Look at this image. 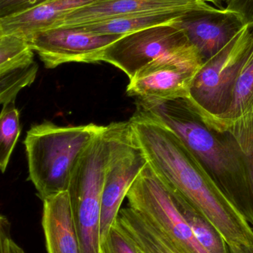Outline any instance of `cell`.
Listing matches in <instances>:
<instances>
[{"instance_id":"44dd1931","label":"cell","mask_w":253,"mask_h":253,"mask_svg":"<svg viewBox=\"0 0 253 253\" xmlns=\"http://www.w3.org/2000/svg\"><path fill=\"white\" fill-rule=\"evenodd\" d=\"M100 253H139L130 239L115 222L105 240L100 244Z\"/></svg>"},{"instance_id":"ffe728a7","label":"cell","mask_w":253,"mask_h":253,"mask_svg":"<svg viewBox=\"0 0 253 253\" xmlns=\"http://www.w3.org/2000/svg\"><path fill=\"white\" fill-rule=\"evenodd\" d=\"M34 60V51L23 39L16 36L0 38V74Z\"/></svg>"},{"instance_id":"52a82bcc","label":"cell","mask_w":253,"mask_h":253,"mask_svg":"<svg viewBox=\"0 0 253 253\" xmlns=\"http://www.w3.org/2000/svg\"><path fill=\"white\" fill-rule=\"evenodd\" d=\"M203 63L199 50L187 43L138 71L129 79L126 93L143 102L187 98L193 80Z\"/></svg>"},{"instance_id":"e0dca14e","label":"cell","mask_w":253,"mask_h":253,"mask_svg":"<svg viewBox=\"0 0 253 253\" xmlns=\"http://www.w3.org/2000/svg\"><path fill=\"white\" fill-rule=\"evenodd\" d=\"M170 192L177 208L204 249L208 253H230L227 242L216 227L184 198Z\"/></svg>"},{"instance_id":"4fadbf2b","label":"cell","mask_w":253,"mask_h":253,"mask_svg":"<svg viewBox=\"0 0 253 253\" xmlns=\"http://www.w3.org/2000/svg\"><path fill=\"white\" fill-rule=\"evenodd\" d=\"M177 25L199 50L204 62L219 52L245 27L237 13L226 7H215L191 12Z\"/></svg>"},{"instance_id":"d6986e66","label":"cell","mask_w":253,"mask_h":253,"mask_svg":"<svg viewBox=\"0 0 253 253\" xmlns=\"http://www.w3.org/2000/svg\"><path fill=\"white\" fill-rule=\"evenodd\" d=\"M38 69V64L34 60L0 74V105L16 99L21 90L31 85Z\"/></svg>"},{"instance_id":"ba28073f","label":"cell","mask_w":253,"mask_h":253,"mask_svg":"<svg viewBox=\"0 0 253 253\" xmlns=\"http://www.w3.org/2000/svg\"><path fill=\"white\" fill-rule=\"evenodd\" d=\"M129 207L154 223L187 253H208L178 211L170 190L147 164L126 196Z\"/></svg>"},{"instance_id":"5bb4252c","label":"cell","mask_w":253,"mask_h":253,"mask_svg":"<svg viewBox=\"0 0 253 253\" xmlns=\"http://www.w3.org/2000/svg\"><path fill=\"white\" fill-rule=\"evenodd\" d=\"M42 224L47 253H82L68 191L42 201Z\"/></svg>"},{"instance_id":"277c9868","label":"cell","mask_w":253,"mask_h":253,"mask_svg":"<svg viewBox=\"0 0 253 253\" xmlns=\"http://www.w3.org/2000/svg\"><path fill=\"white\" fill-rule=\"evenodd\" d=\"M108 158L104 126L74 165L67 190L82 253H100L101 209Z\"/></svg>"},{"instance_id":"484cf974","label":"cell","mask_w":253,"mask_h":253,"mask_svg":"<svg viewBox=\"0 0 253 253\" xmlns=\"http://www.w3.org/2000/svg\"><path fill=\"white\" fill-rule=\"evenodd\" d=\"M206 2L209 3V4H212L214 5L217 6V7H221V2L223 0H204Z\"/></svg>"},{"instance_id":"8fae6325","label":"cell","mask_w":253,"mask_h":253,"mask_svg":"<svg viewBox=\"0 0 253 253\" xmlns=\"http://www.w3.org/2000/svg\"><path fill=\"white\" fill-rule=\"evenodd\" d=\"M202 121L214 132L230 137L239 147L253 142V30L228 107L220 115Z\"/></svg>"},{"instance_id":"7c38bea8","label":"cell","mask_w":253,"mask_h":253,"mask_svg":"<svg viewBox=\"0 0 253 253\" xmlns=\"http://www.w3.org/2000/svg\"><path fill=\"white\" fill-rule=\"evenodd\" d=\"M212 7L204 0H96L68 12L52 29L79 28L124 16L166 11L193 12Z\"/></svg>"},{"instance_id":"5b68a950","label":"cell","mask_w":253,"mask_h":253,"mask_svg":"<svg viewBox=\"0 0 253 253\" xmlns=\"http://www.w3.org/2000/svg\"><path fill=\"white\" fill-rule=\"evenodd\" d=\"M105 133L108 158L102 198L100 244L115 224L128 190L147 164L130 122L111 123L105 126Z\"/></svg>"},{"instance_id":"9a60e30c","label":"cell","mask_w":253,"mask_h":253,"mask_svg":"<svg viewBox=\"0 0 253 253\" xmlns=\"http://www.w3.org/2000/svg\"><path fill=\"white\" fill-rule=\"evenodd\" d=\"M96 0H48L32 8L0 19V38L16 36L25 39L31 34L52 29L68 12Z\"/></svg>"},{"instance_id":"7402d4cb","label":"cell","mask_w":253,"mask_h":253,"mask_svg":"<svg viewBox=\"0 0 253 253\" xmlns=\"http://www.w3.org/2000/svg\"><path fill=\"white\" fill-rule=\"evenodd\" d=\"M48 0H0V19L25 11Z\"/></svg>"},{"instance_id":"8992f818","label":"cell","mask_w":253,"mask_h":253,"mask_svg":"<svg viewBox=\"0 0 253 253\" xmlns=\"http://www.w3.org/2000/svg\"><path fill=\"white\" fill-rule=\"evenodd\" d=\"M245 26L216 54L204 62L193 80L187 97L202 120L224 112L251 37Z\"/></svg>"},{"instance_id":"7a4b0ae2","label":"cell","mask_w":253,"mask_h":253,"mask_svg":"<svg viewBox=\"0 0 253 253\" xmlns=\"http://www.w3.org/2000/svg\"><path fill=\"white\" fill-rule=\"evenodd\" d=\"M136 108L157 119L179 138L248 222L251 200L248 175L243 156L234 141L229 136L227 140L218 138L187 98L138 100Z\"/></svg>"},{"instance_id":"cb8c5ba5","label":"cell","mask_w":253,"mask_h":253,"mask_svg":"<svg viewBox=\"0 0 253 253\" xmlns=\"http://www.w3.org/2000/svg\"><path fill=\"white\" fill-rule=\"evenodd\" d=\"M228 248L230 253H253V245H233Z\"/></svg>"},{"instance_id":"9c48e42d","label":"cell","mask_w":253,"mask_h":253,"mask_svg":"<svg viewBox=\"0 0 253 253\" xmlns=\"http://www.w3.org/2000/svg\"><path fill=\"white\" fill-rule=\"evenodd\" d=\"M123 36L93 34L78 28H60L31 34L24 39L47 68L66 63H98L104 50Z\"/></svg>"},{"instance_id":"6da1fadb","label":"cell","mask_w":253,"mask_h":253,"mask_svg":"<svg viewBox=\"0 0 253 253\" xmlns=\"http://www.w3.org/2000/svg\"><path fill=\"white\" fill-rule=\"evenodd\" d=\"M156 176L208 218L228 246L253 245V229L178 136L157 119L137 109L130 120Z\"/></svg>"},{"instance_id":"3957f363","label":"cell","mask_w":253,"mask_h":253,"mask_svg":"<svg viewBox=\"0 0 253 253\" xmlns=\"http://www.w3.org/2000/svg\"><path fill=\"white\" fill-rule=\"evenodd\" d=\"M104 126H59L45 121L31 126L24 144L28 178L42 201L68 190L74 165Z\"/></svg>"},{"instance_id":"d4e9b609","label":"cell","mask_w":253,"mask_h":253,"mask_svg":"<svg viewBox=\"0 0 253 253\" xmlns=\"http://www.w3.org/2000/svg\"><path fill=\"white\" fill-rule=\"evenodd\" d=\"M8 253H25L22 248H21L16 242L13 241V238L10 239L8 245Z\"/></svg>"},{"instance_id":"603a6c76","label":"cell","mask_w":253,"mask_h":253,"mask_svg":"<svg viewBox=\"0 0 253 253\" xmlns=\"http://www.w3.org/2000/svg\"><path fill=\"white\" fill-rule=\"evenodd\" d=\"M226 8L237 13L245 26L253 28V0H223Z\"/></svg>"},{"instance_id":"30bf717a","label":"cell","mask_w":253,"mask_h":253,"mask_svg":"<svg viewBox=\"0 0 253 253\" xmlns=\"http://www.w3.org/2000/svg\"><path fill=\"white\" fill-rule=\"evenodd\" d=\"M177 22L123 36L104 50L102 62L114 65L132 78L155 59L190 42Z\"/></svg>"},{"instance_id":"ac0fdd59","label":"cell","mask_w":253,"mask_h":253,"mask_svg":"<svg viewBox=\"0 0 253 253\" xmlns=\"http://www.w3.org/2000/svg\"><path fill=\"white\" fill-rule=\"evenodd\" d=\"M12 99L3 105L0 113V170L5 172L21 132L19 112Z\"/></svg>"},{"instance_id":"2e32d148","label":"cell","mask_w":253,"mask_h":253,"mask_svg":"<svg viewBox=\"0 0 253 253\" xmlns=\"http://www.w3.org/2000/svg\"><path fill=\"white\" fill-rule=\"evenodd\" d=\"M190 13L191 12L166 11L124 16L105 19L78 28L93 34L124 36L151 27L176 23Z\"/></svg>"}]
</instances>
